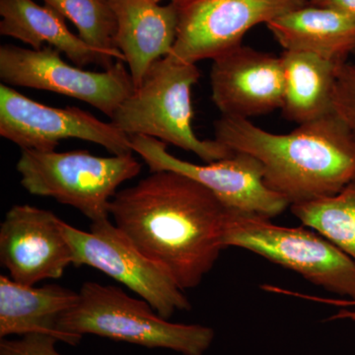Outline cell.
Masks as SVG:
<instances>
[{
  "mask_svg": "<svg viewBox=\"0 0 355 355\" xmlns=\"http://www.w3.org/2000/svg\"><path fill=\"white\" fill-rule=\"evenodd\" d=\"M280 58L284 76L282 111L287 120L301 125L335 113L334 91L342 64L302 51H284Z\"/></svg>",
  "mask_w": 355,
  "mask_h": 355,
  "instance_id": "ac0fdd59",
  "label": "cell"
},
{
  "mask_svg": "<svg viewBox=\"0 0 355 355\" xmlns=\"http://www.w3.org/2000/svg\"><path fill=\"white\" fill-rule=\"evenodd\" d=\"M312 6L333 9L355 18V0H309Z\"/></svg>",
  "mask_w": 355,
  "mask_h": 355,
  "instance_id": "cb8c5ba5",
  "label": "cell"
},
{
  "mask_svg": "<svg viewBox=\"0 0 355 355\" xmlns=\"http://www.w3.org/2000/svg\"><path fill=\"white\" fill-rule=\"evenodd\" d=\"M72 252V265L88 266L135 292L159 316L168 320L191 303L167 270L144 256L109 219L92 222L90 232L62 221Z\"/></svg>",
  "mask_w": 355,
  "mask_h": 355,
  "instance_id": "52a82bcc",
  "label": "cell"
},
{
  "mask_svg": "<svg viewBox=\"0 0 355 355\" xmlns=\"http://www.w3.org/2000/svg\"><path fill=\"white\" fill-rule=\"evenodd\" d=\"M0 34L19 40L33 50L46 46L57 49L81 69L97 64L108 69L116 62L70 31L57 11L34 0H0Z\"/></svg>",
  "mask_w": 355,
  "mask_h": 355,
  "instance_id": "9a60e30c",
  "label": "cell"
},
{
  "mask_svg": "<svg viewBox=\"0 0 355 355\" xmlns=\"http://www.w3.org/2000/svg\"><path fill=\"white\" fill-rule=\"evenodd\" d=\"M334 111L355 135V64L343 62L338 69Z\"/></svg>",
  "mask_w": 355,
  "mask_h": 355,
  "instance_id": "44dd1931",
  "label": "cell"
},
{
  "mask_svg": "<svg viewBox=\"0 0 355 355\" xmlns=\"http://www.w3.org/2000/svg\"><path fill=\"white\" fill-rule=\"evenodd\" d=\"M200 76L195 64L171 55L161 58L110 120L130 137H153L195 153L205 163L230 157L234 153L227 146L200 139L193 132L191 88Z\"/></svg>",
  "mask_w": 355,
  "mask_h": 355,
  "instance_id": "277c9868",
  "label": "cell"
},
{
  "mask_svg": "<svg viewBox=\"0 0 355 355\" xmlns=\"http://www.w3.org/2000/svg\"><path fill=\"white\" fill-rule=\"evenodd\" d=\"M266 26L284 51L314 53L343 64L355 50V18L333 9L309 3Z\"/></svg>",
  "mask_w": 355,
  "mask_h": 355,
  "instance_id": "2e32d148",
  "label": "cell"
},
{
  "mask_svg": "<svg viewBox=\"0 0 355 355\" xmlns=\"http://www.w3.org/2000/svg\"><path fill=\"white\" fill-rule=\"evenodd\" d=\"M212 62V101L222 116L250 120L282 109L284 76L280 57L241 44Z\"/></svg>",
  "mask_w": 355,
  "mask_h": 355,
  "instance_id": "4fadbf2b",
  "label": "cell"
},
{
  "mask_svg": "<svg viewBox=\"0 0 355 355\" xmlns=\"http://www.w3.org/2000/svg\"><path fill=\"white\" fill-rule=\"evenodd\" d=\"M125 62L116 60L103 71H89L64 62L51 46L41 50L14 44L0 46V79L8 86L51 91L87 103L110 119L135 86Z\"/></svg>",
  "mask_w": 355,
  "mask_h": 355,
  "instance_id": "ba28073f",
  "label": "cell"
},
{
  "mask_svg": "<svg viewBox=\"0 0 355 355\" xmlns=\"http://www.w3.org/2000/svg\"><path fill=\"white\" fill-rule=\"evenodd\" d=\"M0 135L22 150L55 151L62 140L78 139L113 155L132 154L130 137L112 121L105 123L77 107L55 108L0 86Z\"/></svg>",
  "mask_w": 355,
  "mask_h": 355,
  "instance_id": "9c48e42d",
  "label": "cell"
},
{
  "mask_svg": "<svg viewBox=\"0 0 355 355\" xmlns=\"http://www.w3.org/2000/svg\"><path fill=\"white\" fill-rule=\"evenodd\" d=\"M62 219L50 210L16 205L0 225V261L14 282L35 286L58 279L72 265Z\"/></svg>",
  "mask_w": 355,
  "mask_h": 355,
  "instance_id": "7c38bea8",
  "label": "cell"
},
{
  "mask_svg": "<svg viewBox=\"0 0 355 355\" xmlns=\"http://www.w3.org/2000/svg\"><path fill=\"white\" fill-rule=\"evenodd\" d=\"M352 55H355V50H354V53H352Z\"/></svg>",
  "mask_w": 355,
  "mask_h": 355,
  "instance_id": "4316f807",
  "label": "cell"
},
{
  "mask_svg": "<svg viewBox=\"0 0 355 355\" xmlns=\"http://www.w3.org/2000/svg\"><path fill=\"white\" fill-rule=\"evenodd\" d=\"M156 1H157V2H160V1H161V0H156Z\"/></svg>",
  "mask_w": 355,
  "mask_h": 355,
  "instance_id": "484cf974",
  "label": "cell"
},
{
  "mask_svg": "<svg viewBox=\"0 0 355 355\" xmlns=\"http://www.w3.org/2000/svg\"><path fill=\"white\" fill-rule=\"evenodd\" d=\"M44 6L73 23L83 41L116 60L125 62L114 44L116 21L109 0H43Z\"/></svg>",
  "mask_w": 355,
  "mask_h": 355,
  "instance_id": "ffe728a7",
  "label": "cell"
},
{
  "mask_svg": "<svg viewBox=\"0 0 355 355\" xmlns=\"http://www.w3.org/2000/svg\"><path fill=\"white\" fill-rule=\"evenodd\" d=\"M78 293V302L58 323L69 345H78L84 335H96L148 349L203 355L214 342L211 328L171 323L144 299L130 297L119 287L85 282Z\"/></svg>",
  "mask_w": 355,
  "mask_h": 355,
  "instance_id": "3957f363",
  "label": "cell"
},
{
  "mask_svg": "<svg viewBox=\"0 0 355 355\" xmlns=\"http://www.w3.org/2000/svg\"><path fill=\"white\" fill-rule=\"evenodd\" d=\"M141 168L132 154L102 157L86 150H22L17 162L20 183L28 193L55 198L92 222L110 218L118 189L139 176Z\"/></svg>",
  "mask_w": 355,
  "mask_h": 355,
  "instance_id": "5b68a950",
  "label": "cell"
},
{
  "mask_svg": "<svg viewBox=\"0 0 355 355\" xmlns=\"http://www.w3.org/2000/svg\"><path fill=\"white\" fill-rule=\"evenodd\" d=\"M116 21V48L125 58L135 88L161 58L171 55L179 7L156 0H109Z\"/></svg>",
  "mask_w": 355,
  "mask_h": 355,
  "instance_id": "5bb4252c",
  "label": "cell"
},
{
  "mask_svg": "<svg viewBox=\"0 0 355 355\" xmlns=\"http://www.w3.org/2000/svg\"><path fill=\"white\" fill-rule=\"evenodd\" d=\"M292 214L355 261V179L330 197L291 205Z\"/></svg>",
  "mask_w": 355,
  "mask_h": 355,
  "instance_id": "d6986e66",
  "label": "cell"
},
{
  "mask_svg": "<svg viewBox=\"0 0 355 355\" xmlns=\"http://www.w3.org/2000/svg\"><path fill=\"white\" fill-rule=\"evenodd\" d=\"M193 1V0H171L173 3L176 4L178 7H183L186 6V4L190 3V2Z\"/></svg>",
  "mask_w": 355,
  "mask_h": 355,
  "instance_id": "d4e9b609",
  "label": "cell"
},
{
  "mask_svg": "<svg viewBox=\"0 0 355 355\" xmlns=\"http://www.w3.org/2000/svg\"><path fill=\"white\" fill-rule=\"evenodd\" d=\"M309 0H193L179 8L176 42L171 55L197 64L241 46L254 26L268 24Z\"/></svg>",
  "mask_w": 355,
  "mask_h": 355,
  "instance_id": "8fae6325",
  "label": "cell"
},
{
  "mask_svg": "<svg viewBox=\"0 0 355 355\" xmlns=\"http://www.w3.org/2000/svg\"><path fill=\"white\" fill-rule=\"evenodd\" d=\"M57 338L44 334H29L19 340L1 338L0 355H62L55 349Z\"/></svg>",
  "mask_w": 355,
  "mask_h": 355,
  "instance_id": "7402d4cb",
  "label": "cell"
},
{
  "mask_svg": "<svg viewBox=\"0 0 355 355\" xmlns=\"http://www.w3.org/2000/svg\"><path fill=\"white\" fill-rule=\"evenodd\" d=\"M296 296L301 298L310 299V300L319 301V302L327 303V304H331L340 306L343 308L338 311V314L331 318V320L338 319H350L355 321V301L354 300H336V299H327L312 297V296L303 295V294L296 293Z\"/></svg>",
  "mask_w": 355,
  "mask_h": 355,
  "instance_id": "603a6c76",
  "label": "cell"
},
{
  "mask_svg": "<svg viewBox=\"0 0 355 355\" xmlns=\"http://www.w3.org/2000/svg\"><path fill=\"white\" fill-rule=\"evenodd\" d=\"M118 191L110 214L144 256L180 288H195L222 250L228 207L207 187L175 171L150 172Z\"/></svg>",
  "mask_w": 355,
  "mask_h": 355,
  "instance_id": "6da1fadb",
  "label": "cell"
},
{
  "mask_svg": "<svg viewBox=\"0 0 355 355\" xmlns=\"http://www.w3.org/2000/svg\"><path fill=\"white\" fill-rule=\"evenodd\" d=\"M224 247H237L299 273L314 286L355 301V261L316 231L228 209Z\"/></svg>",
  "mask_w": 355,
  "mask_h": 355,
  "instance_id": "8992f818",
  "label": "cell"
},
{
  "mask_svg": "<svg viewBox=\"0 0 355 355\" xmlns=\"http://www.w3.org/2000/svg\"><path fill=\"white\" fill-rule=\"evenodd\" d=\"M214 130L217 141L260 162L266 187L289 207L330 197L355 179V135L336 113L286 135L227 116L216 121Z\"/></svg>",
  "mask_w": 355,
  "mask_h": 355,
  "instance_id": "7a4b0ae2",
  "label": "cell"
},
{
  "mask_svg": "<svg viewBox=\"0 0 355 355\" xmlns=\"http://www.w3.org/2000/svg\"><path fill=\"white\" fill-rule=\"evenodd\" d=\"M133 153L139 154L150 172L175 171L207 187L229 209L273 218L284 214L289 203L263 182L261 165L249 154L193 164L168 153L167 144L146 135L130 137Z\"/></svg>",
  "mask_w": 355,
  "mask_h": 355,
  "instance_id": "30bf717a",
  "label": "cell"
},
{
  "mask_svg": "<svg viewBox=\"0 0 355 355\" xmlns=\"http://www.w3.org/2000/svg\"><path fill=\"white\" fill-rule=\"evenodd\" d=\"M79 293L57 284L35 287L0 277V338L44 334L64 343L60 318L78 302Z\"/></svg>",
  "mask_w": 355,
  "mask_h": 355,
  "instance_id": "e0dca14e",
  "label": "cell"
}]
</instances>
